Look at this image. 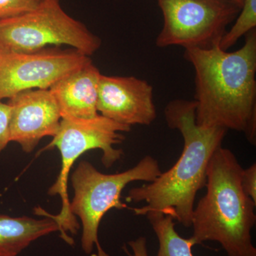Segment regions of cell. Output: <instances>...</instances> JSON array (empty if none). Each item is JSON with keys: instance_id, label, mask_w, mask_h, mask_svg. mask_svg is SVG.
<instances>
[{"instance_id": "6da1fadb", "label": "cell", "mask_w": 256, "mask_h": 256, "mask_svg": "<svg viewBox=\"0 0 256 256\" xmlns=\"http://www.w3.org/2000/svg\"><path fill=\"white\" fill-rule=\"evenodd\" d=\"M235 52L220 46L184 50L194 69L195 120L202 127L224 128L256 142V30Z\"/></svg>"}, {"instance_id": "7a4b0ae2", "label": "cell", "mask_w": 256, "mask_h": 256, "mask_svg": "<svg viewBox=\"0 0 256 256\" xmlns=\"http://www.w3.org/2000/svg\"><path fill=\"white\" fill-rule=\"evenodd\" d=\"M195 109L194 101L183 99L170 101L165 107L168 127L182 136V152L171 169L154 181L130 190L126 201L146 204L131 208L136 216L160 213L170 216L186 228L192 226L197 193L206 186L208 162L228 131L198 126Z\"/></svg>"}, {"instance_id": "3957f363", "label": "cell", "mask_w": 256, "mask_h": 256, "mask_svg": "<svg viewBox=\"0 0 256 256\" xmlns=\"http://www.w3.org/2000/svg\"><path fill=\"white\" fill-rule=\"evenodd\" d=\"M242 170L230 150L220 146L214 153L207 168L206 194L192 216L196 245L216 242L228 256H256L250 234L256 203L242 190Z\"/></svg>"}, {"instance_id": "277c9868", "label": "cell", "mask_w": 256, "mask_h": 256, "mask_svg": "<svg viewBox=\"0 0 256 256\" xmlns=\"http://www.w3.org/2000/svg\"><path fill=\"white\" fill-rule=\"evenodd\" d=\"M131 127L118 124L98 114L92 118L66 116L60 120V128L48 148H57L62 158V168L55 183L48 191L50 196H60L62 206L58 215L52 216L44 210L42 214L48 215L58 224L60 237L69 245H73L72 235L78 233L79 224L70 212L68 195V182L70 170L79 156L90 150L102 151V164L110 168L121 159L124 151L116 149L114 146L120 144L124 140L122 132H129Z\"/></svg>"}, {"instance_id": "5b68a950", "label": "cell", "mask_w": 256, "mask_h": 256, "mask_svg": "<svg viewBox=\"0 0 256 256\" xmlns=\"http://www.w3.org/2000/svg\"><path fill=\"white\" fill-rule=\"evenodd\" d=\"M159 162L152 156L142 158L136 166L124 172L102 174L89 162L82 160L70 178L74 197L70 202V213L82 220V248L86 254L94 247L97 256H110L101 247L98 229L101 220L111 208H128L121 201V194L130 183L151 182L160 174Z\"/></svg>"}, {"instance_id": "8992f818", "label": "cell", "mask_w": 256, "mask_h": 256, "mask_svg": "<svg viewBox=\"0 0 256 256\" xmlns=\"http://www.w3.org/2000/svg\"><path fill=\"white\" fill-rule=\"evenodd\" d=\"M50 45H67L90 57L101 41L67 14L60 0H41L30 12L0 20V52L32 53Z\"/></svg>"}, {"instance_id": "52a82bcc", "label": "cell", "mask_w": 256, "mask_h": 256, "mask_svg": "<svg viewBox=\"0 0 256 256\" xmlns=\"http://www.w3.org/2000/svg\"><path fill=\"white\" fill-rule=\"evenodd\" d=\"M164 24L156 38L160 48L208 50L235 22L242 6L234 0H158Z\"/></svg>"}, {"instance_id": "ba28073f", "label": "cell", "mask_w": 256, "mask_h": 256, "mask_svg": "<svg viewBox=\"0 0 256 256\" xmlns=\"http://www.w3.org/2000/svg\"><path fill=\"white\" fill-rule=\"evenodd\" d=\"M92 60L75 50H43L32 53L1 52L0 100L32 89H50Z\"/></svg>"}, {"instance_id": "9c48e42d", "label": "cell", "mask_w": 256, "mask_h": 256, "mask_svg": "<svg viewBox=\"0 0 256 256\" xmlns=\"http://www.w3.org/2000/svg\"><path fill=\"white\" fill-rule=\"evenodd\" d=\"M97 110L101 116L129 127L150 126L156 118L153 88L136 77L101 74Z\"/></svg>"}, {"instance_id": "30bf717a", "label": "cell", "mask_w": 256, "mask_h": 256, "mask_svg": "<svg viewBox=\"0 0 256 256\" xmlns=\"http://www.w3.org/2000/svg\"><path fill=\"white\" fill-rule=\"evenodd\" d=\"M10 139L31 153L44 138L54 137L62 116L50 89L25 90L10 98Z\"/></svg>"}, {"instance_id": "8fae6325", "label": "cell", "mask_w": 256, "mask_h": 256, "mask_svg": "<svg viewBox=\"0 0 256 256\" xmlns=\"http://www.w3.org/2000/svg\"><path fill=\"white\" fill-rule=\"evenodd\" d=\"M100 76L92 60L50 88L62 118H92L99 114L97 104Z\"/></svg>"}, {"instance_id": "7c38bea8", "label": "cell", "mask_w": 256, "mask_h": 256, "mask_svg": "<svg viewBox=\"0 0 256 256\" xmlns=\"http://www.w3.org/2000/svg\"><path fill=\"white\" fill-rule=\"evenodd\" d=\"M58 230V224L50 216L36 220L0 215V256H18L37 239Z\"/></svg>"}, {"instance_id": "4fadbf2b", "label": "cell", "mask_w": 256, "mask_h": 256, "mask_svg": "<svg viewBox=\"0 0 256 256\" xmlns=\"http://www.w3.org/2000/svg\"><path fill=\"white\" fill-rule=\"evenodd\" d=\"M149 220L159 242L156 256H194L192 248L196 245L193 237L184 238L175 230L174 220L170 216L149 213Z\"/></svg>"}, {"instance_id": "5bb4252c", "label": "cell", "mask_w": 256, "mask_h": 256, "mask_svg": "<svg viewBox=\"0 0 256 256\" xmlns=\"http://www.w3.org/2000/svg\"><path fill=\"white\" fill-rule=\"evenodd\" d=\"M256 28V0H244L242 10L230 30L220 40V47L228 50L249 32Z\"/></svg>"}, {"instance_id": "9a60e30c", "label": "cell", "mask_w": 256, "mask_h": 256, "mask_svg": "<svg viewBox=\"0 0 256 256\" xmlns=\"http://www.w3.org/2000/svg\"><path fill=\"white\" fill-rule=\"evenodd\" d=\"M41 0H0V20L16 18L36 9Z\"/></svg>"}, {"instance_id": "2e32d148", "label": "cell", "mask_w": 256, "mask_h": 256, "mask_svg": "<svg viewBox=\"0 0 256 256\" xmlns=\"http://www.w3.org/2000/svg\"><path fill=\"white\" fill-rule=\"evenodd\" d=\"M10 118L11 107L9 104H4L0 100V154L11 142Z\"/></svg>"}, {"instance_id": "e0dca14e", "label": "cell", "mask_w": 256, "mask_h": 256, "mask_svg": "<svg viewBox=\"0 0 256 256\" xmlns=\"http://www.w3.org/2000/svg\"><path fill=\"white\" fill-rule=\"evenodd\" d=\"M242 190L247 196L256 203V164L254 163L248 169L242 170Z\"/></svg>"}, {"instance_id": "ac0fdd59", "label": "cell", "mask_w": 256, "mask_h": 256, "mask_svg": "<svg viewBox=\"0 0 256 256\" xmlns=\"http://www.w3.org/2000/svg\"><path fill=\"white\" fill-rule=\"evenodd\" d=\"M128 245L132 249V254L124 247V252L128 256H149L148 252V245L146 237L140 236L136 240L128 242Z\"/></svg>"}, {"instance_id": "d6986e66", "label": "cell", "mask_w": 256, "mask_h": 256, "mask_svg": "<svg viewBox=\"0 0 256 256\" xmlns=\"http://www.w3.org/2000/svg\"><path fill=\"white\" fill-rule=\"evenodd\" d=\"M234 1H235L239 6H240L242 8V3H244V0H234Z\"/></svg>"}, {"instance_id": "ffe728a7", "label": "cell", "mask_w": 256, "mask_h": 256, "mask_svg": "<svg viewBox=\"0 0 256 256\" xmlns=\"http://www.w3.org/2000/svg\"><path fill=\"white\" fill-rule=\"evenodd\" d=\"M0 54H1V52H0Z\"/></svg>"}]
</instances>
